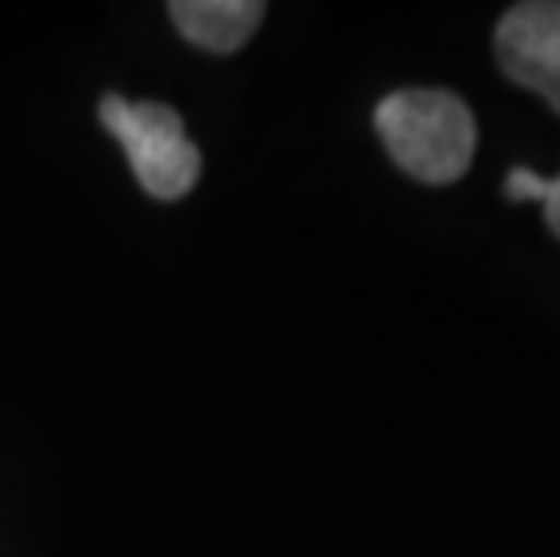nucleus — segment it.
Returning a JSON list of instances; mask_svg holds the SVG:
<instances>
[{"label":"nucleus","mask_w":560,"mask_h":557,"mask_svg":"<svg viewBox=\"0 0 560 557\" xmlns=\"http://www.w3.org/2000/svg\"><path fill=\"white\" fill-rule=\"evenodd\" d=\"M506 196L510 199H539L546 207V224L560 240V174L557 177H542L528 167H514L506 174Z\"/></svg>","instance_id":"obj_5"},{"label":"nucleus","mask_w":560,"mask_h":557,"mask_svg":"<svg viewBox=\"0 0 560 557\" xmlns=\"http://www.w3.org/2000/svg\"><path fill=\"white\" fill-rule=\"evenodd\" d=\"M495 58L514 84L560 113V0L514 4L495 30Z\"/></svg>","instance_id":"obj_3"},{"label":"nucleus","mask_w":560,"mask_h":557,"mask_svg":"<svg viewBox=\"0 0 560 557\" xmlns=\"http://www.w3.org/2000/svg\"><path fill=\"white\" fill-rule=\"evenodd\" d=\"M376 130L390 160L423 185L459 182L478 149V124L467 102L434 88L387 94L376 105Z\"/></svg>","instance_id":"obj_1"},{"label":"nucleus","mask_w":560,"mask_h":557,"mask_svg":"<svg viewBox=\"0 0 560 557\" xmlns=\"http://www.w3.org/2000/svg\"><path fill=\"white\" fill-rule=\"evenodd\" d=\"M171 19L196 47L229 55L240 51L257 33L260 19H265V4H254V0H177L171 4Z\"/></svg>","instance_id":"obj_4"},{"label":"nucleus","mask_w":560,"mask_h":557,"mask_svg":"<svg viewBox=\"0 0 560 557\" xmlns=\"http://www.w3.org/2000/svg\"><path fill=\"white\" fill-rule=\"evenodd\" d=\"M102 124L120 141L138 185L156 199H182L202 174L199 149L171 105L127 102L120 94L102 98Z\"/></svg>","instance_id":"obj_2"}]
</instances>
